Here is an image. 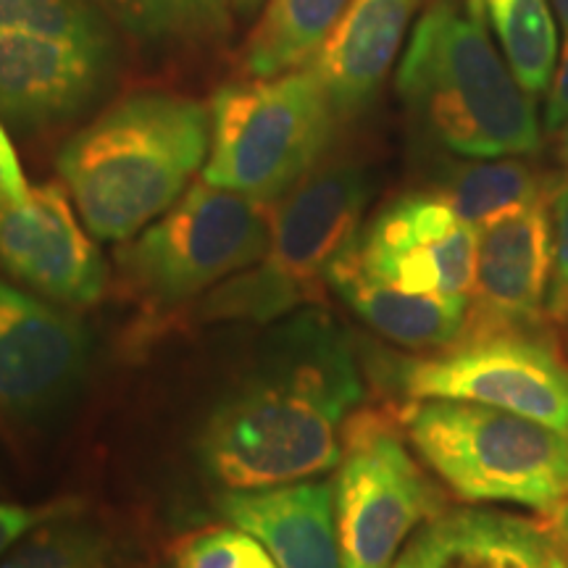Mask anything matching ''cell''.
I'll list each match as a JSON object with an SVG mask.
<instances>
[{
    "mask_svg": "<svg viewBox=\"0 0 568 568\" xmlns=\"http://www.w3.org/2000/svg\"><path fill=\"white\" fill-rule=\"evenodd\" d=\"M364 400L345 332L318 308L284 316L197 437L216 487L258 489L314 479L343 458V424Z\"/></svg>",
    "mask_w": 568,
    "mask_h": 568,
    "instance_id": "cell-1",
    "label": "cell"
},
{
    "mask_svg": "<svg viewBox=\"0 0 568 568\" xmlns=\"http://www.w3.org/2000/svg\"><path fill=\"white\" fill-rule=\"evenodd\" d=\"M209 148L211 109L142 92L77 132L61 148L59 172L92 237L126 243L180 201Z\"/></svg>",
    "mask_w": 568,
    "mask_h": 568,
    "instance_id": "cell-2",
    "label": "cell"
},
{
    "mask_svg": "<svg viewBox=\"0 0 568 568\" xmlns=\"http://www.w3.org/2000/svg\"><path fill=\"white\" fill-rule=\"evenodd\" d=\"M395 84L414 122L447 153L506 159L542 148L535 98L466 0H435L426 9Z\"/></svg>",
    "mask_w": 568,
    "mask_h": 568,
    "instance_id": "cell-3",
    "label": "cell"
},
{
    "mask_svg": "<svg viewBox=\"0 0 568 568\" xmlns=\"http://www.w3.org/2000/svg\"><path fill=\"white\" fill-rule=\"evenodd\" d=\"M410 445L466 503H514L545 514L568 493V435L535 418L464 400H410Z\"/></svg>",
    "mask_w": 568,
    "mask_h": 568,
    "instance_id": "cell-4",
    "label": "cell"
},
{
    "mask_svg": "<svg viewBox=\"0 0 568 568\" xmlns=\"http://www.w3.org/2000/svg\"><path fill=\"white\" fill-rule=\"evenodd\" d=\"M368 197L372 176L358 161L314 169L274 213L264 258L211 290L201 316L268 324L316 303L329 268L364 230Z\"/></svg>",
    "mask_w": 568,
    "mask_h": 568,
    "instance_id": "cell-5",
    "label": "cell"
},
{
    "mask_svg": "<svg viewBox=\"0 0 568 568\" xmlns=\"http://www.w3.org/2000/svg\"><path fill=\"white\" fill-rule=\"evenodd\" d=\"M337 122L311 67L222 88L211 103L203 182L261 203L280 201L324 159Z\"/></svg>",
    "mask_w": 568,
    "mask_h": 568,
    "instance_id": "cell-6",
    "label": "cell"
},
{
    "mask_svg": "<svg viewBox=\"0 0 568 568\" xmlns=\"http://www.w3.org/2000/svg\"><path fill=\"white\" fill-rule=\"evenodd\" d=\"M268 203L197 182L119 253L126 287L153 308H176L264 258Z\"/></svg>",
    "mask_w": 568,
    "mask_h": 568,
    "instance_id": "cell-7",
    "label": "cell"
},
{
    "mask_svg": "<svg viewBox=\"0 0 568 568\" xmlns=\"http://www.w3.org/2000/svg\"><path fill=\"white\" fill-rule=\"evenodd\" d=\"M335 516L343 568H393L406 539L443 514L426 479L389 418L355 414L343 429Z\"/></svg>",
    "mask_w": 568,
    "mask_h": 568,
    "instance_id": "cell-8",
    "label": "cell"
},
{
    "mask_svg": "<svg viewBox=\"0 0 568 568\" xmlns=\"http://www.w3.org/2000/svg\"><path fill=\"white\" fill-rule=\"evenodd\" d=\"M408 400H464L535 418L568 435V361L537 326L460 337L443 353L395 366Z\"/></svg>",
    "mask_w": 568,
    "mask_h": 568,
    "instance_id": "cell-9",
    "label": "cell"
},
{
    "mask_svg": "<svg viewBox=\"0 0 568 568\" xmlns=\"http://www.w3.org/2000/svg\"><path fill=\"white\" fill-rule=\"evenodd\" d=\"M479 230L435 193H410L382 209L347 247L372 280L410 295L471 297Z\"/></svg>",
    "mask_w": 568,
    "mask_h": 568,
    "instance_id": "cell-10",
    "label": "cell"
},
{
    "mask_svg": "<svg viewBox=\"0 0 568 568\" xmlns=\"http://www.w3.org/2000/svg\"><path fill=\"white\" fill-rule=\"evenodd\" d=\"M90 368L82 324L0 280V410L19 422L59 414Z\"/></svg>",
    "mask_w": 568,
    "mask_h": 568,
    "instance_id": "cell-11",
    "label": "cell"
},
{
    "mask_svg": "<svg viewBox=\"0 0 568 568\" xmlns=\"http://www.w3.org/2000/svg\"><path fill=\"white\" fill-rule=\"evenodd\" d=\"M0 266L48 301L74 308L95 305L109 272L77 222L63 187L48 182L19 205H0Z\"/></svg>",
    "mask_w": 568,
    "mask_h": 568,
    "instance_id": "cell-12",
    "label": "cell"
},
{
    "mask_svg": "<svg viewBox=\"0 0 568 568\" xmlns=\"http://www.w3.org/2000/svg\"><path fill=\"white\" fill-rule=\"evenodd\" d=\"M556 264L550 197L479 226L477 280L464 337L537 326L548 314Z\"/></svg>",
    "mask_w": 568,
    "mask_h": 568,
    "instance_id": "cell-13",
    "label": "cell"
},
{
    "mask_svg": "<svg viewBox=\"0 0 568 568\" xmlns=\"http://www.w3.org/2000/svg\"><path fill=\"white\" fill-rule=\"evenodd\" d=\"M109 69L105 48L0 30V116L19 126L67 122L101 92Z\"/></svg>",
    "mask_w": 568,
    "mask_h": 568,
    "instance_id": "cell-14",
    "label": "cell"
},
{
    "mask_svg": "<svg viewBox=\"0 0 568 568\" xmlns=\"http://www.w3.org/2000/svg\"><path fill=\"white\" fill-rule=\"evenodd\" d=\"M216 508L226 521L258 539L280 568H343L332 481L224 489Z\"/></svg>",
    "mask_w": 568,
    "mask_h": 568,
    "instance_id": "cell-15",
    "label": "cell"
},
{
    "mask_svg": "<svg viewBox=\"0 0 568 568\" xmlns=\"http://www.w3.org/2000/svg\"><path fill=\"white\" fill-rule=\"evenodd\" d=\"M418 3L422 0H351L335 30L311 59V69L339 122L358 116L374 101Z\"/></svg>",
    "mask_w": 568,
    "mask_h": 568,
    "instance_id": "cell-16",
    "label": "cell"
},
{
    "mask_svg": "<svg viewBox=\"0 0 568 568\" xmlns=\"http://www.w3.org/2000/svg\"><path fill=\"white\" fill-rule=\"evenodd\" d=\"M410 568H566L542 521L489 508L443 510L403 550Z\"/></svg>",
    "mask_w": 568,
    "mask_h": 568,
    "instance_id": "cell-17",
    "label": "cell"
},
{
    "mask_svg": "<svg viewBox=\"0 0 568 568\" xmlns=\"http://www.w3.org/2000/svg\"><path fill=\"white\" fill-rule=\"evenodd\" d=\"M326 284L389 343L414 351H445L464 337L471 297L400 293L366 276L347 258V251L329 268Z\"/></svg>",
    "mask_w": 568,
    "mask_h": 568,
    "instance_id": "cell-18",
    "label": "cell"
},
{
    "mask_svg": "<svg viewBox=\"0 0 568 568\" xmlns=\"http://www.w3.org/2000/svg\"><path fill=\"white\" fill-rule=\"evenodd\" d=\"M351 0H268L247 38L243 69L253 80H272L303 69L318 53Z\"/></svg>",
    "mask_w": 568,
    "mask_h": 568,
    "instance_id": "cell-19",
    "label": "cell"
},
{
    "mask_svg": "<svg viewBox=\"0 0 568 568\" xmlns=\"http://www.w3.org/2000/svg\"><path fill=\"white\" fill-rule=\"evenodd\" d=\"M435 193L445 197L468 224L485 226L493 219L524 205L548 201L550 190L545 176L524 161L474 159L453 163L439 176Z\"/></svg>",
    "mask_w": 568,
    "mask_h": 568,
    "instance_id": "cell-20",
    "label": "cell"
},
{
    "mask_svg": "<svg viewBox=\"0 0 568 568\" xmlns=\"http://www.w3.org/2000/svg\"><path fill=\"white\" fill-rule=\"evenodd\" d=\"M500 45L514 77L531 98L550 90L558 32L548 0H466Z\"/></svg>",
    "mask_w": 568,
    "mask_h": 568,
    "instance_id": "cell-21",
    "label": "cell"
},
{
    "mask_svg": "<svg viewBox=\"0 0 568 568\" xmlns=\"http://www.w3.org/2000/svg\"><path fill=\"white\" fill-rule=\"evenodd\" d=\"M98 6L142 40H209L230 27L232 0H98Z\"/></svg>",
    "mask_w": 568,
    "mask_h": 568,
    "instance_id": "cell-22",
    "label": "cell"
},
{
    "mask_svg": "<svg viewBox=\"0 0 568 568\" xmlns=\"http://www.w3.org/2000/svg\"><path fill=\"white\" fill-rule=\"evenodd\" d=\"M111 539L92 524L77 521V514L42 524L0 558V568H111Z\"/></svg>",
    "mask_w": 568,
    "mask_h": 568,
    "instance_id": "cell-23",
    "label": "cell"
},
{
    "mask_svg": "<svg viewBox=\"0 0 568 568\" xmlns=\"http://www.w3.org/2000/svg\"><path fill=\"white\" fill-rule=\"evenodd\" d=\"M0 30L34 32L111 51V30L90 0H0Z\"/></svg>",
    "mask_w": 568,
    "mask_h": 568,
    "instance_id": "cell-24",
    "label": "cell"
},
{
    "mask_svg": "<svg viewBox=\"0 0 568 568\" xmlns=\"http://www.w3.org/2000/svg\"><path fill=\"white\" fill-rule=\"evenodd\" d=\"M172 558L174 568H280L258 539L234 524L182 537Z\"/></svg>",
    "mask_w": 568,
    "mask_h": 568,
    "instance_id": "cell-25",
    "label": "cell"
},
{
    "mask_svg": "<svg viewBox=\"0 0 568 568\" xmlns=\"http://www.w3.org/2000/svg\"><path fill=\"white\" fill-rule=\"evenodd\" d=\"M552 237H556V264L548 293V316L556 324L568 326V182L550 193Z\"/></svg>",
    "mask_w": 568,
    "mask_h": 568,
    "instance_id": "cell-26",
    "label": "cell"
},
{
    "mask_svg": "<svg viewBox=\"0 0 568 568\" xmlns=\"http://www.w3.org/2000/svg\"><path fill=\"white\" fill-rule=\"evenodd\" d=\"M80 503L55 500L42 506H19V503H0V558L11 552L24 537H30L42 524L55 518L80 514Z\"/></svg>",
    "mask_w": 568,
    "mask_h": 568,
    "instance_id": "cell-27",
    "label": "cell"
},
{
    "mask_svg": "<svg viewBox=\"0 0 568 568\" xmlns=\"http://www.w3.org/2000/svg\"><path fill=\"white\" fill-rule=\"evenodd\" d=\"M30 184L21 172L19 155L13 151L9 132L0 124V205H19L30 197Z\"/></svg>",
    "mask_w": 568,
    "mask_h": 568,
    "instance_id": "cell-28",
    "label": "cell"
},
{
    "mask_svg": "<svg viewBox=\"0 0 568 568\" xmlns=\"http://www.w3.org/2000/svg\"><path fill=\"white\" fill-rule=\"evenodd\" d=\"M566 122H568V34H566L564 55H560L556 74H552L548 103H545V132H558Z\"/></svg>",
    "mask_w": 568,
    "mask_h": 568,
    "instance_id": "cell-29",
    "label": "cell"
},
{
    "mask_svg": "<svg viewBox=\"0 0 568 568\" xmlns=\"http://www.w3.org/2000/svg\"><path fill=\"white\" fill-rule=\"evenodd\" d=\"M558 159L564 161V166H568V122L560 126L558 134Z\"/></svg>",
    "mask_w": 568,
    "mask_h": 568,
    "instance_id": "cell-30",
    "label": "cell"
},
{
    "mask_svg": "<svg viewBox=\"0 0 568 568\" xmlns=\"http://www.w3.org/2000/svg\"><path fill=\"white\" fill-rule=\"evenodd\" d=\"M258 3L261 0H232L234 11L237 13H253L255 9H258Z\"/></svg>",
    "mask_w": 568,
    "mask_h": 568,
    "instance_id": "cell-31",
    "label": "cell"
},
{
    "mask_svg": "<svg viewBox=\"0 0 568 568\" xmlns=\"http://www.w3.org/2000/svg\"><path fill=\"white\" fill-rule=\"evenodd\" d=\"M550 3H552V9H556L558 19L564 21V27H566V32H568V0H550Z\"/></svg>",
    "mask_w": 568,
    "mask_h": 568,
    "instance_id": "cell-32",
    "label": "cell"
},
{
    "mask_svg": "<svg viewBox=\"0 0 568 568\" xmlns=\"http://www.w3.org/2000/svg\"><path fill=\"white\" fill-rule=\"evenodd\" d=\"M393 568H410V566H408V564H403V560H400V558H397V560H395V566H393Z\"/></svg>",
    "mask_w": 568,
    "mask_h": 568,
    "instance_id": "cell-33",
    "label": "cell"
},
{
    "mask_svg": "<svg viewBox=\"0 0 568 568\" xmlns=\"http://www.w3.org/2000/svg\"><path fill=\"white\" fill-rule=\"evenodd\" d=\"M566 568H568V566H566Z\"/></svg>",
    "mask_w": 568,
    "mask_h": 568,
    "instance_id": "cell-34",
    "label": "cell"
}]
</instances>
